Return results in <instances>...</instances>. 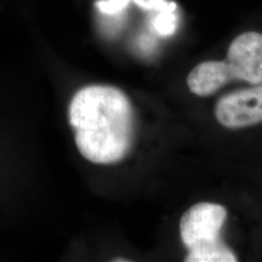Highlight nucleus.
<instances>
[{
    "label": "nucleus",
    "mask_w": 262,
    "mask_h": 262,
    "mask_svg": "<svg viewBox=\"0 0 262 262\" xmlns=\"http://www.w3.org/2000/svg\"><path fill=\"white\" fill-rule=\"evenodd\" d=\"M77 148L94 164L126 158L135 137V113L125 93L110 85H89L77 91L68 107Z\"/></svg>",
    "instance_id": "obj_1"
},
{
    "label": "nucleus",
    "mask_w": 262,
    "mask_h": 262,
    "mask_svg": "<svg viewBox=\"0 0 262 262\" xmlns=\"http://www.w3.org/2000/svg\"><path fill=\"white\" fill-rule=\"evenodd\" d=\"M233 80L262 83V33H242L231 42L225 61L196 64L188 74L187 85L196 96L205 97Z\"/></svg>",
    "instance_id": "obj_2"
},
{
    "label": "nucleus",
    "mask_w": 262,
    "mask_h": 262,
    "mask_svg": "<svg viewBox=\"0 0 262 262\" xmlns=\"http://www.w3.org/2000/svg\"><path fill=\"white\" fill-rule=\"evenodd\" d=\"M227 210L215 203H196L182 215L180 235L186 249V262H237L238 257L222 241Z\"/></svg>",
    "instance_id": "obj_3"
},
{
    "label": "nucleus",
    "mask_w": 262,
    "mask_h": 262,
    "mask_svg": "<svg viewBox=\"0 0 262 262\" xmlns=\"http://www.w3.org/2000/svg\"><path fill=\"white\" fill-rule=\"evenodd\" d=\"M215 117L227 129H243L262 123V83L224 95L215 107Z\"/></svg>",
    "instance_id": "obj_4"
},
{
    "label": "nucleus",
    "mask_w": 262,
    "mask_h": 262,
    "mask_svg": "<svg viewBox=\"0 0 262 262\" xmlns=\"http://www.w3.org/2000/svg\"><path fill=\"white\" fill-rule=\"evenodd\" d=\"M156 27L162 34H171L175 31V17L172 12L166 9L162 15L157 18Z\"/></svg>",
    "instance_id": "obj_5"
}]
</instances>
